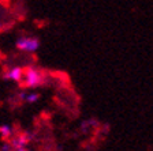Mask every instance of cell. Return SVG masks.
<instances>
[{"label":"cell","instance_id":"ba28073f","mask_svg":"<svg viewBox=\"0 0 153 151\" xmlns=\"http://www.w3.org/2000/svg\"><path fill=\"white\" fill-rule=\"evenodd\" d=\"M1 29H3V23L0 22V32H1Z\"/></svg>","mask_w":153,"mask_h":151},{"label":"cell","instance_id":"277c9868","mask_svg":"<svg viewBox=\"0 0 153 151\" xmlns=\"http://www.w3.org/2000/svg\"><path fill=\"white\" fill-rule=\"evenodd\" d=\"M23 78V68L21 67H13L6 72V79L14 80V82H21Z\"/></svg>","mask_w":153,"mask_h":151},{"label":"cell","instance_id":"7a4b0ae2","mask_svg":"<svg viewBox=\"0 0 153 151\" xmlns=\"http://www.w3.org/2000/svg\"><path fill=\"white\" fill-rule=\"evenodd\" d=\"M16 48L22 52H27V53H34L40 48V41L36 37H19L15 42Z\"/></svg>","mask_w":153,"mask_h":151},{"label":"cell","instance_id":"3957f363","mask_svg":"<svg viewBox=\"0 0 153 151\" xmlns=\"http://www.w3.org/2000/svg\"><path fill=\"white\" fill-rule=\"evenodd\" d=\"M29 142H30V136L27 133H21V135L15 136L14 139H11L8 143L11 144V147L14 150H16V148H21V147H26V144Z\"/></svg>","mask_w":153,"mask_h":151},{"label":"cell","instance_id":"5b68a950","mask_svg":"<svg viewBox=\"0 0 153 151\" xmlns=\"http://www.w3.org/2000/svg\"><path fill=\"white\" fill-rule=\"evenodd\" d=\"M19 98L25 101V102H27V104H34V102L38 101L40 95H38V93H21Z\"/></svg>","mask_w":153,"mask_h":151},{"label":"cell","instance_id":"52a82bcc","mask_svg":"<svg viewBox=\"0 0 153 151\" xmlns=\"http://www.w3.org/2000/svg\"><path fill=\"white\" fill-rule=\"evenodd\" d=\"M11 144H10L8 142H4L3 143V146H1V151H11Z\"/></svg>","mask_w":153,"mask_h":151},{"label":"cell","instance_id":"6da1fadb","mask_svg":"<svg viewBox=\"0 0 153 151\" xmlns=\"http://www.w3.org/2000/svg\"><path fill=\"white\" fill-rule=\"evenodd\" d=\"M23 83L26 85V87H37L42 83V75L34 67H27L26 69H23Z\"/></svg>","mask_w":153,"mask_h":151},{"label":"cell","instance_id":"8992f818","mask_svg":"<svg viewBox=\"0 0 153 151\" xmlns=\"http://www.w3.org/2000/svg\"><path fill=\"white\" fill-rule=\"evenodd\" d=\"M13 127L8 125V124H3V125H0V135L3 136L4 139H8L10 136L13 135Z\"/></svg>","mask_w":153,"mask_h":151}]
</instances>
